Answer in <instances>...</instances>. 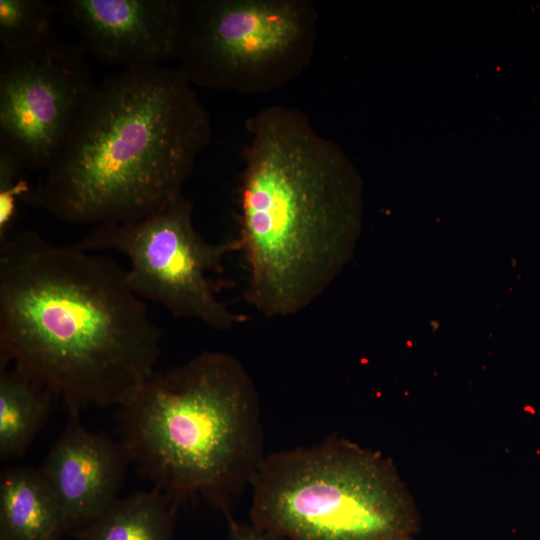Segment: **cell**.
<instances>
[{
	"mask_svg": "<svg viewBox=\"0 0 540 540\" xmlns=\"http://www.w3.org/2000/svg\"><path fill=\"white\" fill-rule=\"evenodd\" d=\"M227 540H284L273 534L265 532L254 525H242L234 521L230 522V530Z\"/></svg>",
	"mask_w": 540,
	"mask_h": 540,
	"instance_id": "cell-16",
	"label": "cell"
},
{
	"mask_svg": "<svg viewBox=\"0 0 540 540\" xmlns=\"http://www.w3.org/2000/svg\"><path fill=\"white\" fill-rule=\"evenodd\" d=\"M62 540V539H61Z\"/></svg>",
	"mask_w": 540,
	"mask_h": 540,
	"instance_id": "cell-19",
	"label": "cell"
},
{
	"mask_svg": "<svg viewBox=\"0 0 540 540\" xmlns=\"http://www.w3.org/2000/svg\"><path fill=\"white\" fill-rule=\"evenodd\" d=\"M67 425L40 467L58 503L65 534L76 536L119 496L128 465L120 441L87 429L79 408H69Z\"/></svg>",
	"mask_w": 540,
	"mask_h": 540,
	"instance_id": "cell-10",
	"label": "cell"
},
{
	"mask_svg": "<svg viewBox=\"0 0 540 540\" xmlns=\"http://www.w3.org/2000/svg\"><path fill=\"white\" fill-rule=\"evenodd\" d=\"M23 170L17 156L0 146V241L11 232L18 201L31 190L21 177Z\"/></svg>",
	"mask_w": 540,
	"mask_h": 540,
	"instance_id": "cell-15",
	"label": "cell"
},
{
	"mask_svg": "<svg viewBox=\"0 0 540 540\" xmlns=\"http://www.w3.org/2000/svg\"><path fill=\"white\" fill-rule=\"evenodd\" d=\"M249 483L252 525L284 540H386L417 525L393 463L345 439L264 456Z\"/></svg>",
	"mask_w": 540,
	"mask_h": 540,
	"instance_id": "cell-5",
	"label": "cell"
},
{
	"mask_svg": "<svg viewBox=\"0 0 540 540\" xmlns=\"http://www.w3.org/2000/svg\"><path fill=\"white\" fill-rule=\"evenodd\" d=\"M86 56L125 68L176 59L183 0H58Z\"/></svg>",
	"mask_w": 540,
	"mask_h": 540,
	"instance_id": "cell-9",
	"label": "cell"
},
{
	"mask_svg": "<svg viewBox=\"0 0 540 540\" xmlns=\"http://www.w3.org/2000/svg\"><path fill=\"white\" fill-rule=\"evenodd\" d=\"M0 244V358L69 408L124 405L156 372L162 340L126 269L28 229Z\"/></svg>",
	"mask_w": 540,
	"mask_h": 540,
	"instance_id": "cell-1",
	"label": "cell"
},
{
	"mask_svg": "<svg viewBox=\"0 0 540 540\" xmlns=\"http://www.w3.org/2000/svg\"><path fill=\"white\" fill-rule=\"evenodd\" d=\"M120 408L131 463L178 504L200 496L227 513L264 458L258 391L231 354L156 371Z\"/></svg>",
	"mask_w": 540,
	"mask_h": 540,
	"instance_id": "cell-4",
	"label": "cell"
},
{
	"mask_svg": "<svg viewBox=\"0 0 540 540\" xmlns=\"http://www.w3.org/2000/svg\"><path fill=\"white\" fill-rule=\"evenodd\" d=\"M0 540H8V539H5V538L0 537Z\"/></svg>",
	"mask_w": 540,
	"mask_h": 540,
	"instance_id": "cell-18",
	"label": "cell"
},
{
	"mask_svg": "<svg viewBox=\"0 0 540 540\" xmlns=\"http://www.w3.org/2000/svg\"><path fill=\"white\" fill-rule=\"evenodd\" d=\"M246 128L237 236L244 299L267 318H286L320 298L350 258L358 187L341 151L301 110L270 105Z\"/></svg>",
	"mask_w": 540,
	"mask_h": 540,
	"instance_id": "cell-2",
	"label": "cell"
},
{
	"mask_svg": "<svg viewBox=\"0 0 540 540\" xmlns=\"http://www.w3.org/2000/svg\"><path fill=\"white\" fill-rule=\"evenodd\" d=\"M56 3L46 0H0V46L3 53L30 49L57 36Z\"/></svg>",
	"mask_w": 540,
	"mask_h": 540,
	"instance_id": "cell-14",
	"label": "cell"
},
{
	"mask_svg": "<svg viewBox=\"0 0 540 540\" xmlns=\"http://www.w3.org/2000/svg\"><path fill=\"white\" fill-rule=\"evenodd\" d=\"M211 136L177 67L121 69L97 84L63 153L23 200L73 225L145 219L183 194Z\"/></svg>",
	"mask_w": 540,
	"mask_h": 540,
	"instance_id": "cell-3",
	"label": "cell"
},
{
	"mask_svg": "<svg viewBox=\"0 0 540 540\" xmlns=\"http://www.w3.org/2000/svg\"><path fill=\"white\" fill-rule=\"evenodd\" d=\"M410 534H402V535H396L393 537H390L386 540H412L409 536Z\"/></svg>",
	"mask_w": 540,
	"mask_h": 540,
	"instance_id": "cell-17",
	"label": "cell"
},
{
	"mask_svg": "<svg viewBox=\"0 0 540 540\" xmlns=\"http://www.w3.org/2000/svg\"><path fill=\"white\" fill-rule=\"evenodd\" d=\"M65 534L55 495L40 468L10 467L0 476V537L61 540Z\"/></svg>",
	"mask_w": 540,
	"mask_h": 540,
	"instance_id": "cell-11",
	"label": "cell"
},
{
	"mask_svg": "<svg viewBox=\"0 0 540 540\" xmlns=\"http://www.w3.org/2000/svg\"><path fill=\"white\" fill-rule=\"evenodd\" d=\"M317 37L307 0H183L177 68L193 86L270 93L304 71Z\"/></svg>",
	"mask_w": 540,
	"mask_h": 540,
	"instance_id": "cell-6",
	"label": "cell"
},
{
	"mask_svg": "<svg viewBox=\"0 0 540 540\" xmlns=\"http://www.w3.org/2000/svg\"><path fill=\"white\" fill-rule=\"evenodd\" d=\"M0 458L22 456L44 426L54 393L17 363L0 358Z\"/></svg>",
	"mask_w": 540,
	"mask_h": 540,
	"instance_id": "cell-12",
	"label": "cell"
},
{
	"mask_svg": "<svg viewBox=\"0 0 540 540\" xmlns=\"http://www.w3.org/2000/svg\"><path fill=\"white\" fill-rule=\"evenodd\" d=\"M97 84L77 42L58 35L0 52V146L25 169L47 171L78 127Z\"/></svg>",
	"mask_w": 540,
	"mask_h": 540,
	"instance_id": "cell-8",
	"label": "cell"
},
{
	"mask_svg": "<svg viewBox=\"0 0 540 540\" xmlns=\"http://www.w3.org/2000/svg\"><path fill=\"white\" fill-rule=\"evenodd\" d=\"M76 244L125 256L131 289L174 317L196 319L216 330L232 329L248 319L217 297L226 284L210 278L224 271L228 254L240 252L238 238L206 241L194 227L193 205L184 194L145 219L95 226Z\"/></svg>",
	"mask_w": 540,
	"mask_h": 540,
	"instance_id": "cell-7",
	"label": "cell"
},
{
	"mask_svg": "<svg viewBox=\"0 0 540 540\" xmlns=\"http://www.w3.org/2000/svg\"><path fill=\"white\" fill-rule=\"evenodd\" d=\"M178 503L152 488L118 497L77 540H173Z\"/></svg>",
	"mask_w": 540,
	"mask_h": 540,
	"instance_id": "cell-13",
	"label": "cell"
}]
</instances>
